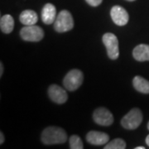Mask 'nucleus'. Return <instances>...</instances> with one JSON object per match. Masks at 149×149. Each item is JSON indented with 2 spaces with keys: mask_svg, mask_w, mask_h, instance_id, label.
<instances>
[{
  "mask_svg": "<svg viewBox=\"0 0 149 149\" xmlns=\"http://www.w3.org/2000/svg\"><path fill=\"white\" fill-rule=\"evenodd\" d=\"M41 139L46 145L61 144L66 142L67 134L63 128L50 126L43 130Z\"/></svg>",
  "mask_w": 149,
  "mask_h": 149,
  "instance_id": "1",
  "label": "nucleus"
},
{
  "mask_svg": "<svg viewBox=\"0 0 149 149\" xmlns=\"http://www.w3.org/2000/svg\"><path fill=\"white\" fill-rule=\"evenodd\" d=\"M74 27V20L69 11L60 12L54 22V28L57 32H65L70 31Z\"/></svg>",
  "mask_w": 149,
  "mask_h": 149,
  "instance_id": "2",
  "label": "nucleus"
},
{
  "mask_svg": "<svg viewBox=\"0 0 149 149\" xmlns=\"http://www.w3.org/2000/svg\"><path fill=\"white\" fill-rule=\"evenodd\" d=\"M142 121L143 113L138 108H134L121 119V124L126 129L133 130L139 128Z\"/></svg>",
  "mask_w": 149,
  "mask_h": 149,
  "instance_id": "3",
  "label": "nucleus"
},
{
  "mask_svg": "<svg viewBox=\"0 0 149 149\" xmlns=\"http://www.w3.org/2000/svg\"><path fill=\"white\" fill-rule=\"evenodd\" d=\"M84 80V75L80 70L74 69L70 70L63 80L65 88L70 91H74L80 88Z\"/></svg>",
  "mask_w": 149,
  "mask_h": 149,
  "instance_id": "4",
  "label": "nucleus"
},
{
  "mask_svg": "<svg viewBox=\"0 0 149 149\" xmlns=\"http://www.w3.org/2000/svg\"><path fill=\"white\" fill-rule=\"evenodd\" d=\"M102 40L106 47L108 56L111 60L118 59L119 56V49L117 37L111 32H107L103 36Z\"/></svg>",
  "mask_w": 149,
  "mask_h": 149,
  "instance_id": "5",
  "label": "nucleus"
},
{
  "mask_svg": "<svg viewBox=\"0 0 149 149\" xmlns=\"http://www.w3.org/2000/svg\"><path fill=\"white\" fill-rule=\"evenodd\" d=\"M20 36L26 42H40L44 37V31L38 26L30 25L22 28Z\"/></svg>",
  "mask_w": 149,
  "mask_h": 149,
  "instance_id": "6",
  "label": "nucleus"
},
{
  "mask_svg": "<svg viewBox=\"0 0 149 149\" xmlns=\"http://www.w3.org/2000/svg\"><path fill=\"white\" fill-rule=\"evenodd\" d=\"M94 121L101 126H110L113 123V116L109 110L105 108H98L93 113Z\"/></svg>",
  "mask_w": 149,
  "mask_h": 149,
  "instance_id": "7",
  "label": "nucleus"
},
{
  "mask_svg": "<svg viewBox=\"0 0 149 149\" xmlns=\"http://www.w3.org/2000/svg\"><path fill=\"white\" fill-rule=\"evenodd\" d=\"M110 15L113 22L118 26H124L129 20L128 12L121 6H113L110 11Z\"/></svg>",
  "mask_w": 149,
  "mask_h": 149,
  "instance_id": "8",
  "label": "nucleus"
},
{
  "mask_svg": "<svg viewBox=\"0 0 149 149\" xmlns=\"http://www.w3.org/2000/svg\"><path fill=\"white\" fill-rule=\"evenodd\" d=\"M48 95L52 101L59 104H65L68 99L66 91L57 85H52L49 86Z\"/></svg>",
  "mask_w": 149,
  "mask_h": 149,
  "instance_id": "9",
  "label": "nucleus"
},
{
  "mask_svg": "<svg viewBox=\"0 0 149 149\" xmlns=\"http://www.w3.org/2000/svg\"><path fill=\"white\" fill-rule=\"evenodd\" d=\"M86 140L89 143L95 146H101L106 144L109 140V136L105 133L91 131L86 135Z\"/></svg>",
  "mask_w": 149,
  "mask_h": 149,
  "instance_id": "10",
  "label": "nucleus"
},
{
  "mask_svg": "<svg viewBox=\"0 0 149 149\" xmlns=\"http://www.w3.org/2000/svg\"><path fill=\"white\" fill-rule=\"evenodd\" d=\"M56 9L52 3H47L42 10V19L46 24H52L56 21Z\"/></svg>",
  "mask_w": 149,
  "mask_h": 149,
  "instance_id": "11",
  "label": "nucleus"
},
{
  "mask_svg": "<svg viewBox=\"0 0 149 149\" xmlns=\"http://www.w3.org/2000/svg\"><path fill=\"white\" fill-rule=\"evenodd\" d=\"M133 56L138 61H149V45L140 44L133 49Z\"/></svg>",
  "mask_w": 149,
  "mask_h": 149,
  "instance_id": "12",
  "label": "nucleus"
},
{
  "mask_svg": "<svg viewBox=\"0 0 149 149\" xmlns=\"http://www.w3.org/2000/svg\"><path fill=\"white\" fill-rule=\"evenodd\" d=\"M19 20L25 26L35 25L38 21V17L33 10H24L20 14Z\"/></svg>",
  "mask_w": 149,
  "mask_h": 149,
  "instance_id": "13",
  "label": "nucleus"
},
{
  "mask_svg": "<svg viewBox=\"0 0 149 149\" xmlns=\"http://www.w3.org/2000/svg\"><path fill=\"white\" fill-rule=\"evenodd\" d=\"M13 27H14V19L13 17L9 14H6L1 17L0 28L2 32L6 34H8L13 32Z\"/></svg>",
  "mask_w": 149,
  "mask_h": 149,
  "instance_id": "14",
  "label": "nucleus"
},
{
  "mask_svg": "<svg viewBox=\"0 0 149 149\" xmlns=\"http://www.w3.org/2000/svg\"><path fill=\"white\" fill-rule=\"evenodd\" d=\"M133 87L136 91L143 94H149V81L142 76H135L133 80Z\"/></svg>",
  "mask_w": 149,
  "mask_h": 149,
  "instance_id": "15",
  "label": "nucleus"
},
{
  "mask_svg": "<svg viewBox=\"0 0 149 149\" xmlns=\"http://www.w3.org/2000/svg\"><path fill=\"white\" fill-rule=\"evenodd\" d=\"M126 148V143L121 139L112 140L104 147V149H124Z\"/></svg>",
  "mask_w": 149,
  "mask_h": 149,
  "instance_id": "16",
  "label": "nucleus"
},
{
  "mask_svg": "<svg viewBox=\"0 0 149 149\" xmlns=\"http://www.w3.org/2000/svg\"><path fill=\"white\" fill-rule=\"evenodd\" d=\"M70 148L71 149H83V142L78 135H72L70 138Z\"/></svg>",
  "mask_w": 149,
  "mask_h": 149,
  "instance_id": "17",
  "label": "nucleus"
},
{
  "mask_svg": "<svg viewBox=\"0 0 149 149\" xmlns=\"http://www.w3.org/2000/svg\"><path fill=\"white\" fill-rule=\"evenodd\" d=\"M88 4H90L92 7H97L102 3L103 0H85Z\"/></svg>",
  "mask_w": 149,
  "mask_h": 149,
  "instance_id": "18",
  "label": "nucleus"
},
{
  "mask_svg": "<svg viewBox=\"0 0 149 149\" xmlns=\"http://www.w3.org/2000/svg\"><path fill=\"white\" fill-rule=\"evenodd\" d=\"M3 142H4V135H3V133L1 132L0 133V144H3Z\"/></svg>",
  "mask_w": 149,
  "mask_h": 149,
  "instance_id": "19",
  "label": "nucleus"
},
{
  "mask_svg": "<svg viewBox=\"0 0 149 149\" xmlns=\"http://www.w3.org/2000/svg\"><path fill=\"white\" fill-rule=\"evenodd\" d=\"M3 63L0 64V76L3 75Z\"/></svg>",
  "mask_w": 149,
  "mask_h": 149,
  "instance_id": "20",
  "label": "nucleus"
},
{
  "mask_svg": "<svg viewBox=\"0 0 149 149\" xmlns=\"http://www.w3.org/2000/svg\"><path fill=\"white\" fill-rule=\"evenodd\" d=\"M146 143L148 146H149V134L148 135V137L146 138Z\"/></svg>",
  "mask_w": 149,
  "mask_h": 149,
  "instance_id": "21",
  "label": "nucleus"
},
{
  "mask_svg": "<svg viewBox=\"0 0 149 149\" xmlns=\"http://www.w3.org/2000/svg\"><path fill=\"white\" fill-rule=\"evenodd\" d=\"M135 149H145L144 147H137V148H135Z\"/></svg>",
  "mask_w": 149,
  "mask_h": 149,
  "instance_id": "22",
  "label": "nucleus"
},
{
  "mask_svg": "<svg viewBox=\"0 0 149 149\" xmlns=\"http://www.w3.org/2000/svg\"><path fill=\"white\" fill-rule=\"evenodd\" d=\"M148 130H149V122L148 123Z\"/></svg>",
  "mask_w": 149,
  "mask_h": 149,
  "instance_id": "23",
  "label": "nucleus"
},
{
  "mask_svg": "<svg viewBox=\"0 0 149 149\" xmlns=\"http://www.w3.org/2000/svg\"><path fill=\"white\" fill-rule=\"evenodd\" d=\"M127 1H131L132 2V1H134V0H127Z\"/></svg>",
  "mask_w": 149,
  "mask_h": 149,
  "instance_id": "24",
  "label": "nucleus"
}]
</instances>
